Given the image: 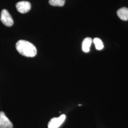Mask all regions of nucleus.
I'll return each instance as SVG.
<instances>
[{
	"mask_svg": "<svg viewBox=\"0 0 128 128\" xmlns=\"http://www.w3.org/2000/svg\"><path fill=\"white\" fill-rule=\"evenodd\" d=\"M0 128H13V124L4 112H0Z\"/></svg>",
	"mask_w": 128,
	"mask_h": 128,
	"instance_id": "nucleus-5",
	"label": "nucleus"
},
{
	"mask_svg": "<svg viewBox=\"0 0 128 128\" xmlns=\"http://www.w3.org/2000/svg\"><path fill=\"white\" fill-rule=\"evenodd\" d=\"M117 14L120 18L123 20H128V8L126 7H122L118 10Z\"/></svg>",
	"mask_w": 128,
	"mask_h": 128,
	"instance_id": "nucleus-6",
	"label": "nucleus"
},
{
	"mask_svg": "<svg viewBox=\"0 0 128 128\" xmlns=\"http://www.w3.org/2000/svg\"><path fill=\"white\" fill-rule=\"evenodd\" d=\"M0 20L2 23L7 27H11L13 25L14 22L12 18L8 11L6 9L2 10L0 15Z\"/></svg>",
	"mask_w": 128,
	"mask_h": 128,
	"instance_id": "nucleus-2",
	"label": "nucleus"
},
{
	"mask_svg": "<svg viewBox=\"0 0 128 128\" xmlns=\"http://www.w3.org/2000/svg\"><path fill=\"white\" fill-rule=\"evenodd\" d=\"M16 48L18 53L25 56L34 57L37 55L36 48L28 41L20 40L16 43Z\"/></svg>",
	"mask_w": 128,
	"mask_h": 128,
	"instance_id": "nucleus-1",
	"label": "nucleus"
},
{
	"mask_svg": "<svg viewBox=\"0 0 128 128\" xmlns=\"http://www.w3.org/2000/svg\"><path fill=\"white\" fill-rule=\"evenodd\" d=\"M66 0H50L49 4L54 6H63Z\"/></svg>",
	"mask_w": 128,
	"mask_h": 128,
	"instance_id": "nucleus-9",
	"label": "nucleus"
},
{
	"mask_svg": "<svg viewBox=\"0 0 128 128\" xmlns=\"http://www.w3.org/2000/svg\"><path fill=\"white\" fill-rule=\"evenodd\" d=\"M92 43L91 38H86L84 39L82 43V50L84 52L87 53L90 51V48Z\"/></svg>",
	"mask_w": 128,
	"mask_h": 128,
	"instance_id": "nucleus-7",
	"label": "nucleus"
},
{
	"mask_svg": "<svg viewBox=\"0 0 128 128\" xmlns=\"http://www.w3.org/2000/svg\"><path fill=\"white\" fill-rule=\"evenodd\" d=\"M66 116L64 114L61 115L59 117L53 118L50 120L48 124V128H58L64 122Z\"/></svg>",
	"mask_w": 128,
	"mask_h": 128,
	"instance_id": "nucleus-3",
	"label": "nucleus"
},
{
	"mask_svg": "<svg viewBox=\"0 0 128 128\" xmlns=\"http://www.w3.org/2000/svg\"><path fill=\"white\" fill-rule=\"evenodd\" d=\"M16 7L19 12L26 14L31 9V4L27 1H21L16 4Z\"/></svg>",
	"mask_w": 128,
	"mask_h": 128,
	"instance_id": "nucleus-4",
	"label": "nucleus"
},
{
	"mask_svg": "<svg viewBox=\"0 0 128 128\" xmlns=\"http://www.w3.org/2000/svg\"><path fill=\"white\" fill-rule=\"evenodd\" d=\"M93 42H94V44H95L96 50H102L103 49V48L104 47V45L102 41L101 40V39H100L99 38H94L93 40Z\"/></svg>",
	"mask_w": 128,
	"mask_h": 128,
	"instance_id": "nucleus-8",
	"label": "nucleus"
}]
</instances>
